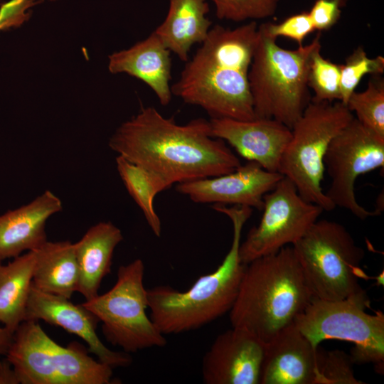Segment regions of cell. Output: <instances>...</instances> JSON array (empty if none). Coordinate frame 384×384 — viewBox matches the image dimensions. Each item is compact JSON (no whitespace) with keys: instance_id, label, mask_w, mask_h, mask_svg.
<instances>
[{"instance_id":"6da1fadb","label":"cell","mask_w":384,"mask_h":384,"mask_svg":"<svg viewBox=\"0 0 384 384\" xmlns=\"http://www.w3.org/2000/svg\"><path fill=\"white\" fill-rule=\"evenodd\" d=\"M109 146L170 186L228 174L241 166L226 142L212 136L208 120L180 124L152 106L142 107L122 123Z\"/></svg>"},{"instance_id":"7a4b0ae2","label":"cell","mask_w":384,"mask_h":384,"mask_svg":"<svg viewBox=\"0 0 384 384\" xmlns=\"http://www.w3.org/2000/svg\"><path fill=\"white\" fill-rule=\"evenodd\" d=\"M257 34L255 21L235 28L211 27L171 85L172 95L201 107L211 118L255 119L248 73Z\"/></svg>"},{"instance_id":"3957f363","label":"cell","mask_w":384,"mask_h":384,"mask_svg":"<svg viewBox=\"0 0 384 384\" xmlns=\"http://www.w3.org/2000/svg\"><path fill=\"white\" fill-rule=\"evenodd\" d=\"M313 298L292 246H286L246 264L230 321L267 344Z\"/></svg>"},{"instance_id":"277c9868","label":"cell","mask_w":384,"mask_h":384,"mask_svg":"<svg viewBox=\"0 0 384 384\" xmlns=\"http://www.w3.org/2000/svg\"><path fill=\"white\" fill-rule=\"evenodd\" d=\"M213 208L229 217L233 226L232 245L222 263L184 292L168 285L147 289L149 317L164 336L193 331L215 321L230 311L238 296L246 266L239 258L241 233L252 208L219 204Z\"/></svg>"},{"instance_id":"5b68a950","label":"cell","mask_w":384,"mask_h":384,"mask_svg":"<svg viewBox=\"0 0 384 384\" xmlns=\"http://www.w3.org/2000/svg\"><path fill=\"white\" fill-rule=\"evenodd\" d=\"M318 32L307 45L289 50L279 46L262 24L248 73L255 118L275 119L290 129L311 101L309 61L321 43Z\"/></svg>"},{"instance_id":"8992f818","label":"cell","mask_w":384,"mask_h":384,"mask_svg":"<svg viewBox=\"0 0 384 384\" xmlns=\"http://www.w3.org/2000/svg\"><path fill=\"white\" fill-rule=\"evenodd\" d=\"M77 342L64 347L37 321H23L13 334L6 361L21 384H110L112 368L94 360Z\"/></svg>"},{"instance_id":"52a82bcc","label":"cell","mask_w":384,"mask_h":384,"mask_svg":"<svg viewBox=\"0 0 384 384\" xmlns=\"http://www.w3.org/2000/svg\"><path fill=\"white\" fill-rule=\"evenodd\" d=\"M353 117L340 101L311 100L291 128L292 137L280 160L278 172L294 184L304 199L324 211L336 208L321 187L324 159L331 140Z\"/></svg>"},{"instance_id":"ba28073f","label":"cell","mask_w":384,"mask_h":384,"mask_svg":"<svg viewBox=\"0 0 384 384\" xmlns=\"http://www.w3.org/2000/svg\"><path fill=\"white\" fill-rule=\"evenodd\" d=\"M292 247L314 298L337 301L366 292L359 282L365 252L341 223L318 219Z\"/></svg>"},{"instance_id":"9c48e42d","label":"cell","mask_w":384,"mask_h":384,"mask_svg":"<svg viewBox=\"0 0 384 384\" xmlns=\"http://www.w3.org/2000/svg\"><path fill=\"white\" fill-rule=\"evenodd\" d=\"M366 292L342 300L313 298L294 321L298 329L318 347L324 340L338 339L354 344L350 356L353 364L373 363L381 373L384 363V314L366 309Z\"/></svg>"},{"instance_id":"30bf717a","label":"cell","mask_w":384,"mask_h":384,"mask_svg":"<svg viewBox=\"0 0 384 384\" xmlns=\"http://www.w3.org/2000/svg\"><path fill=\"white\" fill-rule=\"evenodd\" d=\"M144 275V265L141 259L122 265L111 289L81 304L102 321L106 339L128 353L164 347L167 343L146 315L149 304Z\"/></svg>"},{"instance_id":"8fae6325","label":"cell","mask_w":384,"mask_h":384,"mask_svg":"<svg viewBox=\"0 0 384 384\" xmlns=\"http://www.w3.org/2000/svg\"><path fill=\"white\" fill-rule=\"evenodd\" d=\"M324 164L331 178L325 194L336 207L350 211L361 220L380 215V209L368 210L359 204L354 188L359 176L383 168L384 137L354 117L331 140Z\"/></svg>"},{"instance_id":"7c38bea8","label":"cell","mask_w":384,"mask_h":384,"mask_svg":"<svg viewBox=\"0 0 384 384\" xmlns=\"http://www.w3.org/2000/svg\"><path fill=\"white\" fill-rule=\"evenodd\" d=\"M263 201L259 224L240 244L239 258L245 265L294 244L324 212L319 206L304 199L284 176L264 196Z\"/></svg>"},{"instance_id":"4fadbf2b","label":"cell","mask_w":384,"mask_h":384,"mask_svg":"<svg viewBox=\"0 0 384 384\" xmlns=\"http://www.w3.org/2000/svg\"><path fill=\"white\" fill-rule=\"evenodd\" d=\"M283 176L248 161L228 174L176 184V190L198 203L233 204L262 210L264 196Z\"/></svg>"},{"instance_id":"5bb4252c","label":"cell","mask_w":384,"mask_h":384,"mask_svg":"<svg viewBox=\"0 0 384 384\" xmlns=\"http://www.w3.org/2000/svg\"><path fill=\"white\" fill-rule=\"evenodd\" d=\"M38 320L80 337L87 344L89 352L112 368L127 366L132 361L128 353L112 351L103 344L96 333L100 320L90 311L69 299L41 291L32 283L24 321Z\"/></svg>"},{"instance_id":"9a60e30c","label":"cell","mask_w":384,"mask_h":384,"mask_svg":"<svg viewBox=\"0 0 384 384\" xmlns=\"http://www.w3.org/2000/svg\"><path fill=\"white\" fill-rule=\"evenodd\" d=\"M265 344L237 327L219 334L202 359L206 384H258Z\"/></svg>"},{"instance_id":"2e32d148","label":"cell","mask_w":384,"mask_h":384,"mask_svg":"<svg viewBox=\"0 0 384 384\" xmlns=\"http://www.w3.org/2000/svg\"><path fill=\"white\" fill-rule=\"evenodd\" d=\"M324 352L292 323L265 344L260 384H316Z\"/></svg>"},{"instance_id":"e0dca14e","label":"cell","mask_w":384,"mask_h":384,"mask_svg":"<svg viewBox=\"0 0 384 384\" xmlns=\"http://www.w3.org/2000/svg\"><path fill=\"white\" fill-rule=\"evenodd\" d=\"M209 122L213 137L229 144L248 161L256 162L268 171L278 172L282 156L292 137L289 127L267 118H210Z\"/></svg>"},{"instance_id":"ac0fdd59","label":"cell","mask_w":384,"mask_h":384,"mask_svg":"<svg viewBox=\"0 0 384 384\" xmlns=\"http://www.w3.org/2000/svg\"><path fill=\"white\" fill-rule=\"evenodd\" d=\"M62 208L60 199L48 190L28 204L0 215V261L38 249L47 241V220Z\"/></svg>"},{"instance_id":"d6986e66","label":"cell","mask_w":384,"mask_h":384,"mask_svg":"<svg viewBox=\"0 0 384 384\" xmlns=\"http://www.w3.org/2000/svg\"><path fill=\"white\" fill-rule=\"evenodd\" d=\"M171 52L153 31L132 47L109 55L111 73H127L144 82L163 106L172 99Z\"/></svg>"},{"instance_id":"ffe728a7","label":"cell","mask_w":384,"mask_h":384,"mask_svg":"<svg viewBox=\"0 0 384 384\" xmlns=\"http://www.w3.org/2000/svg\"><path fill=\"white\" fill-rule=\"evenodd\" d=\"M122 240L119 228L110 221H102L73 243L79 271L78 292L86 301L98 295L102 280L111 272L114 249Z\"/></svg>"},{"instance_id":"44dd1931","label":"cell","mask_w":384,"mask_h":384,"mask_svg":"<svg viewBox=\"0 0 384 384\" xmlns=\"http://www.w3.org/2000/svg\"><path fill=\"white\" fill-rule=\"evenodd\" d=\"M209 10L208 0H169L166 16L154 32L171 53L186 62L191 48L203 42L209 33Z\"/></svg>"},{"instance_id":"7402d4cb","label":"cell","mask_w":384,"mask_h":384,"mask_svg":"<svg viewBox=\"0 0 384 384\" xmlns=\"http://www.w3.org/2000/svg\"><path fill=\"white\" fill-rule=\"evenodd\" d=\"M36 253L33 284L41 291L70 299L78 291L79 282L73 243L47 240Z\"/></svg>"},{"instance_id":"603a6c76","label":"cell","mask_w":384,"mask_h":384,"mask_svg":"<svg viewBox=\"0 0 384 384\" xmlns=\"http://www.w3.org/2000/svg\"><path fill=\"white\" fill-rule=\"evenodd\" d=\"M36 256L30 250L7 265L0 261V323L12 334L25 319Z\"/></svg>"},{"instance_id":"cb8c5ba5","label":"cell","mask_w":384,"mask_h":384,"mask_svg":"<svg viewBox=\"0 0 384 384\" xmlns=\"http://www.w3.org/2000/svg\"><path fill=\"white\" fill-rule=\"evenodd\" d=\"M117 169L129 194L142 210L154 234L161 232L160 218L154 210L156 196L170 186L157 175L136 165L121 156L116 158Z\"/></svg>"},{"instance_id":"d4e9b609","label":"cell","mask_w":384,"mask_h":384,"mask_svg":"<svg viewBox=\"0 0 384 384\" xmlns=\"http://www.w3.org/2000/svg\"><path fill=\"white\" fill-rule=\"evenodd\" d=\"M366 127L384 137V80L373 75L365 90L352 93L346 105Z\"/></svg>"},{"instance_id":"484cf974","label":"cell","mask_w":384,"mask_h":384,"mask_svg":"<svg viewBox=\"0 0 384 384\" xmlns=\"http://www.w3.org/2000/svg\"><path fill=\"white\" fill-rule=\"evenodd\" d=\"M321 45L311 53L308 67L307 84L315 101L341 102V64L326 59L321 53Z\"/></svg>"},{"instance_id":"4316f807","label":"cell","mask_w":384,"mask_h":384,"mask_svg":"<svg viewBox=\"0 0 384 384\" xmlns=\"http://www.w3.org/2000/svg\"><path fill=\"white\" fill-rule=\"evenodd\" d=\"M384 72V58L368 57L362 46H358L346 58L341 70V102L346 105L362 78L366 75H381Z\"/></svg>"},{"instance_id":"83f0119b","label":"cell","mask_w":384,"mask_h":384,"mask_svg":"<svg viewBox=\"0 0 384 384\" xmlns=\"http://www.w3.org/2000/svg\"><path fill=\"white\" fill-rule=\"evenodd\" d=\"M219 19L241 22L266 18L274 14L279 0H210Z\"/></svg>"},{"instance_id":"f1b7e54d","label":"cell","mask_w":384,"mask_h":384,"mask_svg":"<svg viewBox=\"0 0 384 384\" xmlns=\"http://www.w3.org/2000/svg\"><path fill=\"white\" fill-rule=\"evenodd\" d=\"M350 355L339 350L325 353L316 384H361L354 375Z\"/></svg>"},{"instance_id":"f546056e","label":"cell","mask_w":384,"mask_h":384,"mask_svg":"<svg viewBox=\"0 0 384 384\" xmlns=\"http://www.w3.org/2000/svg\"><path fill=\"white\" fill-rule=\"evenodd\" d=\"M262 25L272 38H287L297 43L299 46L304 45L306 37L315 31L308 11L293 14L279 23L265 22Z\"/></svg>"},{"instance_id":"4dcf8cb0","label":"cell","mask_w":384,"mask_h":384,"mask_svg":"<svg viewBox=\"0 0 384 384\" xmlns=\"http://www.w3.org/2000/svg\"><path fill=\"white\" fill-rule=\"evenodd\" d=\"M348 0H315L308 11L315 31L322 32L333 28L340 20Z\"/></svg>"},{"instance_id":"1f68e13d","label":"cell","mask_w":384,"mask_h":384,"mask_svg":"<svg viewBox=\"0 0 384 384\" xmlns=\"http://www.w3.org/2000/svg\"><path fill=\"white\" fill-rule=\"evenodd\" d=\"M36 0H10L0 7V31L21 26L29 18L31 7Z\"/></svg>"},{"instance_id":"d6a6232c","label":"cell","mask_w":384,"mask_h":384,"mask_svg":"<svg viewBox=\"0 0 384 384\" xmlns=\"http://www.w3.org/2000/svg\"><path fill=\"white\" fill-rule=\"evenodd\" d=\"M18 383L11 364L6 360L0 361V384Z\"/></svg>"},{"instance_id":"836d02e7","label":"cell","mask_w":384,"mask_h":384,"mask_svg":"<svg viewBox=\"0 0 384 384\" xmlns=\"http://www.w3.org/2000/svg\"><path fill=\"white\" fill-rule=\"evenodd\" d=\"M13 334L5 326H0V357L6 354L12 341Z\"/></svg>"}]
</instances>
